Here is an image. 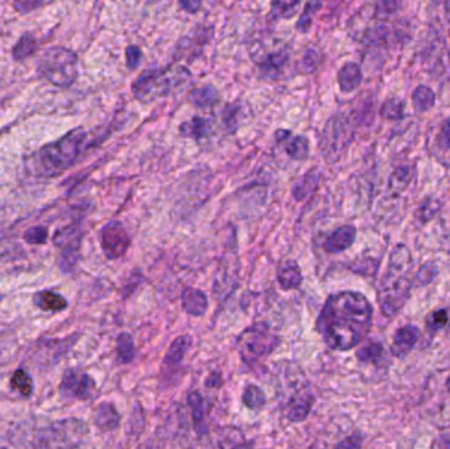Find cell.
<instances>
[{"label":"cell","mask_w":450,"mask_h":449,"mask_svg":"<svg viewBox=\"0 0 450 449\" xmlns=\"http://www.w3.org/2000/svg\"><path fill=\"white\" fill-rule=\"evenodd\" d=\"M188 99L196 107L208 109L219 102V94L213 85H204L194 89L190 93Z\"/></svg>","instance_id":"obj_23"},{"label":"cell","mask_w":450,"mask_h":449,"mask_svg":"<svg viewBox=\"0 0 450 449\" xmlns=\"http://www.w3.org/2000/svg\"><path fill=\"white\" fill-rule=\"evenodd\" d=\"M383 356V347L381 343L372 341L365 344L357 350V358L361 363H373L377 364Z\"/></svg>","instance_id":"obj_32"},{"label":"cell","mask_w":450,"mask_h":449,"mask_svg":"<svg viewBox=\"0 0 450 449\" xmlns=\"http://www.w3.org/2000/svg\"><path fill=\"white\" fill-rule=\"evenodd\" d=\"M34 305L44 313H61L68 308L66 298L53 290H41L34 296Z\"/></svg>","instance_id":"obj_16"},{"label":"cell","mask_w":450,"mask_h":449,"mask_svg":"<svg viewBox=\"0 0 450 449\" xmlns=\"http://www.w3.org/2000/svg\"><path fill=\"white\" fill-rule=\"evenodd\" d=\"M412 106L417 113H425L431 110L436 102L434 90L425 85H419L412 91Z\"/></svg>","instance_id":"obj_24"},{"label":"cell","mask_w":450,"mask_h":449,"mask_svg":"<svg viewBox=\"0 0 450 449\" xmlns=\"http://www.w3.org/2000/svg\"><path fill=\"white\" fill-rule=\"evenodd\" d=\"M404 113V102L398 98H391L383 103L381 107V115L384 119L399 120Z\"/></svg>","instance_id":"obj_33"},{"label":"cell","mask_w":450,"mask_h":449,"mask_svg":"<svg viewBox=\"0 0 450 449\" xmlns=\"http://www.w3.org/2000/svg\"><path fill=\"white\" fill-rule=\"evenodd\" d=\"M319 182V174L316 170H311L306 173L302 178L297 181L295 186L292 188V195L297 201L306 199L308 195L314 191Z\"/></svg>","instance_id":"obj_28"},{"label":"cell","mask_w":450,"mask_h":449,"mask_svg":"<svg viewBox=\"0 0 450 449\" xmlns=\"http://www.w3.org/2000/svg\"><path fill=\"white\" fill-rule=\"evenodd\" d=\"M60 391L66 398L88 400L93 398L95 381L86 372L68 369L61 378Z\"/></svg>","instance_id":"obj_10"},{"label":"cell","mask_w":450,"mask_h":449,"mask_svg":"<svg viewBox=\"0 0 450 449\" xmlns=\"http://www.w3.org/2000/svg\"><path fill=\"white\" fill-rule=\"evenodd\" d=\"M208 126H210L208 120L195 116V118H193V119L180 124L179 133H180V136L186 137V138H196V140H199V138H202L207 133Z\"/></svg>","instance_id":"obj_29"},{"label":"cell","mask_w":450,"mask_h":449,"mask_svg":"<svg viewBox=\"0 0 450 449\" xmlns=\"http://www.w3.org/2000/svg\"><path fill=\"white\" fill-rule=\"evenodd\" d=\"M300 6V1H272V12L278 17H292L297 14V9Z\"/></svg>","instance_id":"obj_37"},{"label":"cell","mask_w":450,"mask_h":449,"mask_svg":"<svg viewBox=\"0 0 450 449\" xmlns=\"http://www.w3.org/2000/svg\"><path fill=\"white\" fill-rule=\"evenodd\" d=\"M439 144L442 149L450 151V118L442 123L440 137H439Z\"/></svg>","instance_id":"obj_43"},{"label":"cell","mask_w":450,"mask_h":449,"mask_svg":"<svg viewBox=\"0 0 450 449\" xmlns=\"http://www.w3.org/2000/svg\"><path fill=\"white\" fill-rule=\"evenodd\" d=\"M48 236H49V233H48V228H46V227H44V226H34V227L26 229L23 238L26 240L28 244L40 246V244H45V243H46Z\"/></svg>","instance_id":"obj_35"},{"label":"cell","mask_w":450,"mask_h":449,"mask_svg":"<svg viewBox=\"0 0 450 449\" xmlns=\"http://www.w3.org/2000/svg\"><path fill=\"white\" fill-rule=\"evenodd\" d=\"M60 249L61 253L58 256L57 266H58L61 273L70 274L77 268V263L79 261V257H81V255H79V252H81V240L71 241L66 246H61Z\"/></svg>","instance_id":"obj_20"},{"label":"cell","mask_w":450,"mask_h":449,"mask_svg":"<svg viewBox=\"0 0 450 449\" xmlns=\"http://www.w3.org/2000/svg\"><path fill=\"white\" fill-rule=\"evenodd\" d=\"M43 6L44 3H41V1H14L12 3V7L16 9L17 12H20V14L32 12L34 9H40Z\"/></svg>","instance_id":"obj_42"},{"label":"cell","mask_w":450,"mask_h":449,"mask_svg":"<svg viewBox=\"0 0 450 449\" xmlns=\"http://www.w3.org/2000/svg\"><path fill=\"white\" fill-rule=\"evenodd\" d=\"M86 133L78 127L51 144L44 145L26 158V169L37 178H54L70 169L83 152Z\"/></svg>","instance_id":"obj_2"},{"label":"cell","mask_w":450,"mask_h":449,"mask_svg":"<svg viewBox=\"0 0 450 449\" xmlns=\"http://www.w3.org/2000/svg\"><path fill=\"white\" fill-rule=\"evenodd\" d=\"M439 273V268L434 263H426L420 268V271L417 273L416 280L421 286L428 285L429 282L434 280V277Z\"/></svg>","instance_id":"obj_38"},{"label":"cell","mask_w":450,"mask_h":449,"mask_svg":"<svg viewBox=\"0 0 450 449\" xmlns=\"http://www.w3.org/2000/svg\"><path fill=\"white\" fill-rule=\"evenodd\" d=\"M356 236H357V229L354 226H350V224L342 226L340 228L336 229L325 240L324 249L328 253H333V255L341 253L353 246Z\"/></svg>","instance_id":"obj_14"},{"label":"cell","mask_w":450,"mask_h":449,"mask_svg":"<svg viewBox=\"0 0 450 449\" xmlns=\"http://www.w3.org/2000/svg\"><path fill=\"white\" fill-rule=\"evenodd\" d=\"M179 6L182 9H185V11H187V12L194 14L202 6V3L200 1H179Z\"/></svg>","instance_id":"obj_44"},{"label":"cell","mask_w":450,"mask_h":449,"mask_svg":"<svg viewBox=\"0 0 450 449\" xmlns=\"http://www.w3.org/2000/svg\"><path fill=\"white\" fill-rule=\"evenodd\" d=\"M317 62H319V54H317V51L312 49V48H308V49L305 51V54H303L300 69H302L303 73H311V71H314L316 66H317Z\"/></svg>","instance_id":"obj_39"},{"label":"cell","mask_w":450,"mask_h":449,"mask_svg":"<svg viewBox=\"0 0 450 449\" xmlns=\"http://www.w3.org/2000/svg\"><path fill=\"white\" fill-rule=\"evenodd\" d=\"M322 7V3L319 1H310L305 6V9L302 12V15L299 17V21L297 23V29L300 34H306L310 29V26L312 24V17L315 12Z\"/></svg>","instance_id":"obj_34"},{"label":"cell","mask_w":450,"mask_h":449,"mask_svg":"<svg viewBox=\"0 0 450 449\" xmlns=\"http://www.w3.org/2000/svg\"><path fill=\"white\" fill-rule=\"evenodd\" d=\"M277 278L283 290H294L299 288L303 282L302 271L294 261L282 263L278 269Z\"/></svg>","instance_id":"obj_21"},{"label":"cell","mask_w":450,"mask_h":449,"mask_svg":"<svg viewBox=\"0 0 450 449\" xmlns=\"http://www.w3.org/2000/svg\"><path fill=\"white\" fill-rule=\"evenodd\" d=\"M289 51L285 49L269 51L264 54L260 60L257 61L258 68L261 73L270 78V79H278L283 70L289 64Z\"/></svg>","instance_id":"obj_12"},{"label":"cell","mask_w":450,"mask_h":449,"mask_svg":"<svg viewBox=\"0 0 450 449\" xmlns=\"http://www.w3.org/2000/svg\"><path fill=\"white\" fill-rule=\"evenodd\" d=\"M337 82L342 93H353L362 82V70L358 64L348 62L339 70Z\"/></svg>","instance_id":"obj_19"},{"label":"cell","mask_w":450,"mask_h":449,"mask_svg":"<svg viewBox=\"0 0 450 449\" xmlns=\"http://www.w3.org/2000/svg\"><path fill=\"white\" fill-rule=\"evenodd\" d=\"M364 443V436L361 433H353L344 440H341L334 449H361Z\"/></svg>","instance_id":"obj_40"},{"label":"cell","mask_w":450,"mask_h":449,"mask_svg":"<svg viewBox=\"0 0 450 449\" xmlns=\"http://www.w3.org/2000/svg\"><path fill=\"white\" fill-rule=\"evenodd\" d=\"M141 57H143V53H141V49L137 45H129L126 49L127 65L131 70H133V69H136L138 66Z\"/></svg>","instance_id":"obj_41"},{"label":"cell","mask_w":450,"mask_h":449,"mask_svg":"<svg viewBox=\"0 0 450 449\" xmlns=\"http://www.w3.org/2000/svg\"><path fill=\"white\" fill-rule=\"evenodd\" d=\"M280 338L272 332L267 324L255 323L241 332L236 341V348L247 364H253L272 355L275 348L280 345Z\"/></svg>","instance_id":"obj_7"},{"label":"cell","mask_w":450,"mask_h":449,"mask_svg":"<svg viewBox=\"0 0 450 449\" xmlns=\"http://www.w3.org/2000/svg\"><path fill=\"white\" fill-rule=\"evenodd\" d=\"M88 435L87 424L78 418H66L41 428L34 449H77Z\"/></svg>","instance_id":"obj_6"},{"label":"cell","mask_w":450,"mask_h":449,"mask_svg":"<svg viewBox=\"0 0 450 449\" xmlns=\"http://www.w3.org/2000/svg\"><path fill=\"white\" fill-rule=\"evenodd\" d=\"M244 405L250 410H261L266 405V397L262 390L255 385H249L242 394Z\"/></svg>","instance_id":"obj_31"},{"label":"cell","mask_w":450,"mask_h":449,"mask_svg":"<svg viewBox=\"0 0 450 449\" xmlns=\"http://www.w3.org/2000/svg\"><path fill=\"white\" fill-rule=\"evenodd\" d=\"M39 48V41L34 34L26 32L12 48V57L15 61H23L32 56Z\"/></svg>","instance_id":"obj_26"},{"label":"cell","mask_w":450,"mask_h":449,"mask_svg":"<svg viewBox=\"0 0 450 449\" xmlns=\"http://www.w3.org/2000/svg\"><path fill=\"white\" fill-rule=\"evenodd\" d=\"M277 140L285 145V151L292 160L305 161L310 154V143L305 136H294L290 131L280 129L275 132Z\"/></svg>","instance_id":"obj_11"},{"label":"cell","mask_w":450,"mask_h":449,"mask_svg":"<svg viewBox=\"0 0 450 449\" xmlns=\"http://www.w3.org/2000/svg\"><path fill=\"white\" fill-rule=\"evenodd\" d=\"M9 386L24 398H29L34 394V380L31 374L23 368H19L14 372L9 381Z\"/></svg>","instance_id":"obj_25"},{"label":"cell","mask_w":450,"mask_h":449,"mask_svg":"<svg viewBox=\"0 0 450 449\" xmlns=\"http://www.w3.org/2000/svg\"><path fill=\"white\" fill-rule=\"evenodd\" d=\"M411 252L400 244L391 252L387 271L378 291V301L386 316H395L406 305L411 291Z\"/></svg>","instance_id":"obj_3"},{"label":"cell","mask_w":450,"mask_h":449,"mask_svg":"<svg viewBox=\"0 0 450 449\" xmlns=\"http://www.w3.org/2000/svg\"><path fill=\"white\" fill-rule=\"evenodd\" d=\"M315 397L310 391L299 393L294 398L291 399L287 405V419L290 422L299 423L306 420L307 416L310 415L311 408L314 406Z\"/></svg>","instance_id":"obj_15"},{"label":"cell","mask_w":450,"mask_h":449,"mask_svg":"<svg viewBox=\"0 0 450 449\" xmlns=\"http://www.w3.org/2000/svg\"><path fill=\"white\" fill-rule=\"evenodd\" d=\"M182 307L187 314L202 316L208 308V299L199 288H185L182 294Z\"/></svg>","instance_id":"obj_18"},{"label":"cell","mask_w":450,"mask_h":449,"mask_svg":"<svg viewBox=\"0 0 450 449\" xmlns=\"http://www.w3.org/2000/svg\"><path fill=\"white\" fill-rule=\"evenodd\" d=\"M419 330L412 324H407L397 330L391 343V353L395 357L407 356L416 345Z\"/></svg>","instance_id":"obj_13"},{"label":"cell","mask_w":450,"mask_h":449,"mask_svg":"<svg viewBox=\"0 0 450 449\" xmlns=\"http://www.w3.org/2000/svg\"><path fill=\"white\" fill-rule=\"evenodd\" d=\"M40 76L51 85L66 89L78 78V56L66 46H51L37 61Z\"/></svg>","instance_id":"obj_5"},{"label":"cell","mask_w":450,"mask_h":449,"mask_svg":"<svg viewBox=\"0 0 450 449\" xmlns=\"http://www.w3.org/2000/svg\"><path fill=\"white\" fill-rule=\"evenodd\" d=\"M101 246L108 260H118L127 253L131 246V238L127 229L120 221L107 223L99 233Z\"/></svg>","instance_id":"obj_9"},{"label":"cell","mask_w":450,"mask_h":449,"mask_svg":"<svg viewBox=\"0 0 450 449\" xmlns=\"http://www.w3.org/2000/svg\"><path fill=\"white\" fill-rule=\"evenodd\" d=\"M373 322V307L356 291H341L328 297L316 328L333 350H350L364 340Z\"/></svg>","instance_id":"obj_1"},{"label":"cell","mask_w":450,"mask_h":449,"mask_svg":"<svg viewBox=\"0 0 450 449\" xmlns=\"http://www.w3.org/2000/svg\"><path fill=\"white\" fill-rule=\"evenodd\" d=\"M188 406L191 410V418H193V425H194V431L199 436H203L208 433V427L205 423V418H204L203 398L198 391H193L188 395Z\"/></svg>","instance_id":"obj_22"},{"label":"cell","mask_w":450,"mask_h":449,"mask_svg":"<svg viewBox=\"0 0 450 449\" xmlns=\"http://www.w3.org/2000/svg\"><path fill=\"white\" fill-rule=\"evenodd\" d=\"M0 449H9V448H6V447H0Z\"/></svg>","instance_id":"obj_46"},{"label":"cell","mask_w":450,"mask_h":449,"mask_svg":"<svg viewBox=\"0 0 450 449\" xmlns=\"http://www.w3.org/2000/svg\"><path fill=\"white\" fill-rule=\"evenodd\" d=\"M191 78L188 69L180 65L169 68H150L144 70L132 84V93L140 102H150L155 98L166 96L182 87Z\"/></svg>","instance_id":"obj_4"},{"label":"cell","mask_w":450,"mask_h":449,"mask_svg":"<svg viewBox=\"0 0 450 449\" xmlns=\"http://www.w3.org/2000/svg\"><path fill=\"white\" fill-rule=\"evenodd\" d=\"M352 127L342 115L333 116L324 128L322 136V151L328 162L337 161L342 151L347 149L352 140Z\"/></svg>","instance_id":"obj_8"},{"label":"cell","mask_w":450,"mask_h":449,"mask_svg":"<svg viewBox=\"0 0 450 449\" xmlns=\"http://www.w3.org/2000/svg\"><path fill=\"white\" fill-rule=\"evenodd\" d=\"M120 414L116 410V407L112 403L103 402L98 408L95 410V415H93V422L95 425L103 431V433H111L115 431L120 424Z\"/></svg>","instance_id":"obj_17"},{"label":"cell","mask_w":450,"mask_h":449,"mask_svg":"<svg viewBox=\"0 0 450 449\" xmlns=\"http://www.w3.org/2000/svg\"><path fill=\"white\" fill-rule=\"evenodd\" d=\"M116 355L120 364H129L136 356L135 341L128 332H121L116 340Z\"/></svg>","instance_id":"obj_27"},{"label":"cell","mask_w":450,"mask_h":449,"mask_svg":"<svg viewBox=\"0 0 450 449\" xmlns=\"http://www.w3.org/2000/svg\"><path fill=\"white\" fill-rule=\"evenodd\" d=\"M448 321H449V316H448L446 310L439 308L426 316V327L432 332H437L448 324Z\"/></svg>","instance_id":"obj_36"},{"label":"cell","mask_w":450,"mask_h":449,"mask_svg":"<svg viewBox=\"0 0 450 449\" xmlns=\"http://www.w3.org/2000/svg\"><path fill=\"white\" fill-rule=\"evenodd\" d=\"M446 389L449 390L450 391V375H449V378L446 380Z\"/></svg>","instance_id":"obj_45"},{"label":"cell","mask_w":450,"mask_h":449,"mask_svg":"<svg viewBox=\"0 0 450 449\" xmlns=\"http://www.w3.org/2000/svg\"><path fill=\"white\" fill-rule=\"evenodd\" d=\"M190 345H191V339L188 336H186V335L178 336L177 339L171 343L170 347H169L166 355H165V360H163L165 364H178L179 361L186 355Z\"/></svg>","instance_id":"obj_30"}]
</instances>
